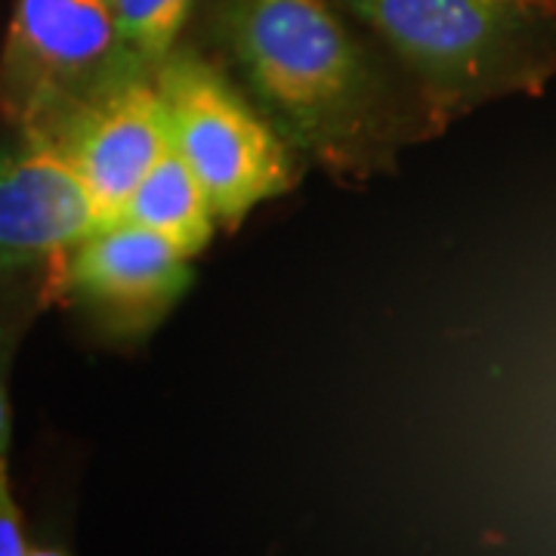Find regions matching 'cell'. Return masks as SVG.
<instances>
[{
    "instance_id": "obj_1",
    "label": "cell",
    "mask_w": 556,
    "mask_h": 556,
    "mask_svg": "<svg viewBox=\"0 0 556 556\" xmlns=\"http://www.w3.org/2000/svg\"><path fill=\"white\" fill-rule=\"evenodd\" d=\"M204 35L303 164L331 177H387L437 134L396 62L334 0H207Z\"/></svg>"
},
{
    "instance_id": "obj_2",
    "label": "cell",
    "mask_w": 556,
    "mask_h": 556,
    "mask_svg": "<svg viewBox=\"0 0 556 556\" xmlns=\"http://www.w3.org/2000/svg\"><path fill=\"white\" fill-rule=\"evenodd\" d=\"M408 78L437 134L556 78V16L541 0H334Z\"/></svg>"
},
{
    "instance_id": "obj_3",
    "label": "cell",
    "mask_w": 556,
    "mask_h": 556,
    "mask_svg": "<svg viewBox=\"0 0 556 556\" xmlns=\"http://www.w3.org/2000/svg\"><path fill=\"white\" fill-rule=\"evenodd\" d=\"M155 84L170 146L199 177L219 226L239 229L254 207L298 186L303 159L217 60L179 43L161 62Z\"/></svg>"
},
{
    "instance_id": "obj_4",
    "label": "cell",
    "mask_w": 556,
    "mask_h": 556,
    "mask_svg": "<svg viewBox=\"0 0 556 556\" xmlns=\"http://www.w3.org/2000/svg\"><path fill=\"white\" fill-rule=\"evenodd\" d=\"M115 0H16L0 53V115L40 130L109 84Z\"/></svg>"
},
{
    "instance_id": "obj_5",
    "label": "cell",
    "mask_w": 556,
    "mask_h": 556,
    "mask_svg": "<svg viewBox=\"0 0 556 556\" xmlns=\"http://www.w3.org/2000/svg\"><path fill=\"white\" fill-rule=\"evenodd\" d=\"M56 263L62 291L112 338L149 334L192 288V257L130 219L93 229Z\"/></svg>"
},
{
    "instance_id": "obj_6",
    "label": "cell",
    "mask_w": 556,
    "mask_h": 556,
    "mask_svg": "<svg viewBox=\"0 0 556 556\" xmlns=\"http://www.w3.org/2000/svg\"><path fill=\"white\" fill-rule=\"evenodd\" d=\"M75 164L105 223L121 219L139 179L170 149L167 109L155 78L102 87L40 127Z\"/></svg>"
},
{
    "instance_id": "obj_7",
    "label": "cell",
    "mask_w": 556,
    "mask_h": 556,
    "mask_svg": "<svg viewBox=\"0 0 556 556\" xmlns=\"http://www.w3.org/2000/svg\"><path fill=\"white\" fill-rule=\"evenodd\" d=\"M0 149V269L60 260L105 214L75 164L40 130Z\"/></svg>"
},
{
    "instance_id": "obj_8",
    "label": "cell",
    "mask_w": 556,
    "mask_h": 556,
    "mask_svg": "<svg viewBox=\"0 0 556 556\" xmlns=\"http://www.w3.org/2000/svg\"><path fill=\"white\" fill-rule=\"evenodd\" d=\"M121 219L159 232L192 260L214 241L219 226L207 192L201 189L199 177L179 159L174 146L139 179L134 195L121 211Z\"/></svg>"
},
{
    "instance_id": "obj_9",
    "label": "cell",
    "mask_w": 556,
    "mask_h": 556,
    "mask_svg": "<svg viewBox=\"0 0 556 556\" xmlns=\"http://www.w3.org/2000/svg\"><path fill=\"white\" fill-rule=\"evenodd\" d=\"M199 7L201 0H115V60L105 87L155 78Z\"/></svg>"
},
{
    "instance_id": "obj_10",
    "label": "cell",
    "mask_w": 556,
    "mask_h": 556,
    "mask_svg": "<svg viewBox=\"0 0 556 556\" xmlns=\"http://www.w3.org/2000/svg\"><path fill=\"white\" fill-rule=\"evenodd\" d=\"M40 554V547L31 544L25 535L20 507L10 492V477H7V457H0V556H31Z\"/></svg>"
},
{
    "instance_id": "obj_11",
    "label": "cell",
    "mask_w": 556,
    "mask_h": 556,
    "mask_svg": "<svg viewBox=\"0 0 556 556\" xmlns=\"http://www.w3.org/2000/svg\"><path fill=\"white\" fill-rule=\"evenodd\" d=\"M7 448H10V408H7L3 383H0V457H7Z\"/></svg>"
},
{
    "instance_id": "obj_12",
    "label": "cell",
    "mask_w": 556,
    "mask_h": 556,
    "mask_svg": "<svg viewBox=\"0 0 556 556\" xmlns=\"http://www.w3.org/2000/svg\"><path fill=\"white\" fill-rule=\"evenodd\" d=\"M541 3H544V7H547V10L556 16V0H541Z\"/></svg>"
}]
</instances>
